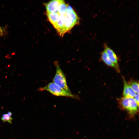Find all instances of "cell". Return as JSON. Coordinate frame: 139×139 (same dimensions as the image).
Returning <instances> with one entry per match:
<instances>
[{"mask_svg":"<svg viewBox=\"0 0 139 139\" xmlns=\"http://www.w3.org/2000/svg\"><path fill=\"white\" fill-rule=\"evenodd\" d=\"M117 100L119 108L126 112L129 118H132L138 113V106L134 98L123 97Z\"/></svg>","mask_w":139,"mask_h":139,"instance_id":"obj_1","label":"cell"},{"mask_svg":"<svg viewBox=\"0 0 139 139\" xmlns=\"http://www.w3.org/2000/svg\"><path fill=\"white\" fill-rule=\"evenodd\" d=\"M38 90L40 91H47L53 95L57 96H63L77 99L78 97L72 93H70L54 82H51L46 86L40 87Z\"/></svg>","mask_w":139,"mask_h":139,"instance_id":"obj_2","label":"cell"},{"mask_svg":"<svg viewBox=\"0 0 139 139\" xmlns=\"http://www.w3.org/2000/svg\"><path fill=\"white\" fill-rule=\"evenodd\" d=\"M54 64L56 70L55 75L53 79V82L68 93H72L67 85L65 74L60 68L58 62H55Z\"/></svg>","mask_w":139,"mask_h":139,"instance_id":"obj_3","label":"cell"},{"mask_svg":"<svg viewBox=\"0 0 139 139\" xmlns=\"http://www.w3.org/2000/svg\"><path fill=\"white\" fill-rule=\"evenodd\" d=\"M104 50L107 53L111 61L118 69L120 70L118 63V59L116 54L106 44H104Z\"/></svg>","mask_w":139,"mask_h":139,"instance_id":"obj_4","label":"cell"},{"mask_svg":"<svg viewBox=\"0 0 139 139\" xmlns=\"http://www.w3.org/2000/svg\"><path fill=\"white\" fill-rule=\"evenodd\" d=\"M62 1V0H52L45 4L47 13L57 12L59 5Z\"/></svg>","mask_w":139,"mask_h":139,"instance_id":"obj_5","label":"cell"},{"mask_svg":"<svg viewBox=\"0 0 139 139\" xmlns=\"http://www.w3.org/2000/svg\"><path fill=\"white\" fill-rule=\"evenodd\" d=\"M124 88L123 91V97L134 98L136 93L126 81L124 77H123Z\"/></svg>","mask_w":139,"mask_h":139,"instance_id":"obj_6","label":"cell"},{"mask_svg":"<svg viewBox=\"0 0 139 139\" xmlns=\"http://www.w3.org/2000/svg\"><path fill=\"white\" fill-rule=\"evenodd\" d=\"M101 58L102 61L107 66L114 68L117 72H119L120 70L118 69L112 62L109 58L107 53L104 50L101 53Z\"/></svg>","mask_w":139,"mask_h":139,"instance_id":"obj_7","label":"cell"},{"mask_svg":"<svg viewBox=\"0 0 139 139\" xmlns=\"http://www.w3.org/2000/svg\"><path fill=\"white\" fill-rule=\"evenodd\" d=\"M47 15L49 21L53 25L59 20L60 15L57 12L47 13Z\"/></svg>","mask_w":139,"mask_h":139,"instance_id":"obj_8","label":"cell"},{"mask_svg":"<svg viewBox=\"0 0 139 139\" xmlns=\"http://www.w3.org/2000/svg\"><path fill=\"white\" fill-rule=\"evenodd\" d=\"M68 5L63 0L59 5L57 12L60 14H63L65 13Z\"/></svg>","mask_w":139,"mask_h":139,"instance_id":"obj_9","label":"cell"},{"mask_svg":"<svg viewBox=\"0 0 139 139\" xmlns=\"http://www.w3.org/2000/svg\"><path fill=\"white\" fill-rule=\"evenodd\" d=\"M136 94H139V82L137 80H131L128 83Z\"/></svg>","mask_w":139,"mask_h":139,"instance_id":"obj_10","label":"cell"},{"mask_svg":"<svg viewBox=\"0 0 139 139\" xmlns=\"http://www.w3.org/2000/svg\"><path fill=\"white\" fill-rule=\"evenodd\" d=\"M1 119L3 122H7L10 124H11L13 118L11 116H10L7 113L3 115L1 118Z\"/></svg>","mask_w":139,"mask_h":139,"instance_id":"obj_11","label":"cell"},{"mask_svg":"<svg viewBox=\"0 0 139 139\" xmlns=\"http://www.w3.org/2000/svg\"><path fill=\"white\" fill-rule=\"evenodd\" d=\"M134 98L139 106V94H136Z\"/></svg>","mask_w":139,"mask_h":139,"instance_id":"obj_12","label":"cell"},{"mask_svg":"<svg viewBox=\"0 0 139 139\" xmlns=\"http://www.w3.org/2000/svg\"><path fill=\"white\" fill-rule=\"evenodd\" d=\"M3 33V30L1 27H0V35H1Z\"/></svg>","mask_w":139,"mask_h":139,"instance_id":"obj_13","label":"cell"}]
</instances>
